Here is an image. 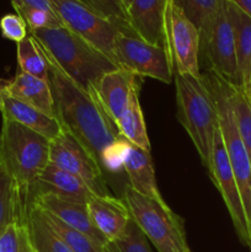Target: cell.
<instances>
[{"label": "cell", "mask_w": 251, "mask_h": 252, "mask_svg": "<svg viewBox=\"0 0 251 252\" xmlns=\"http://www.w3.org/2000/svg\"><path fill=\"white\" fill-rule=\"evenodd\" d=\"M229 97L243 144L251 161V106L244 90L229 84Z\"/></svg>", "instance_id": "28"}, {"label": "cell", "mask_w": 251, "mask_h": 252, "mask_svg": "<svg viewBox=\"0 0 251 252\" xmlns=\"http://www.w3.org/2000/svg\"><path fill=\"white\" fill-rule=\"evenodd\" d=\"M27 225L34 252H74L49 228L36 207H30Z\"/></svg>", "instance_id": "25"}, {"label": "cell", "mask_w": 251, "mask_h": 252, "mask_svg": "<svg viewBox=\"0 0 251 252\" xmlns=\"http://www.w3.org/2000/svg\"><path fill=\"white\" fill-rule=\"evenodd\" d=\"M12 6H29V7H36V9H43L47 11H53L51 1L49 0H11Z\"/></svg>", "instance_id": "34"}, {"label": "cell", "mask_w": 251, "mask_h": 252, "mask_svg": "<svg viewBox=\"0 0 251 252\" xmlns=\"http://www.w3.org/2000/svg\"><path fill=\"white\" fill-rule=\"evenodd\" d=\"M201 34V48L208 42L224 0H174Z\"/></svg>", "instance_id": "23"}, {"label": "cell", "mask_w": 251, "mask_h": 252, "mask_svg": "<svg viewBox=\"0 0 251 252\" xmlns=\"http://www.w3.org/2000/svg\"><path fill=\"white\" fill-rule=\"evenodd\" d=\"M103 252H153L149 240L135 221L130 220L121 236L106 243Z\"/></svg>", "instance_id": "29"}, {"label": "cell", "mask_w": 251, "mask_h": 252, "mask_svg": "<svg viewBox=\"0 0 251 252\" xmlns=\"http://www.w3.org/2000/svg\"><path fill=\"white\" fill-rule=\"evenodd\" d=\"M116 128L121 138L145 152H150L147 126H145L142 106L139 102V85L138 84L133 89L127 108L116 122Z\"/></svg>", "instance_id": "22"}, {"label": "cell", "mask_w": 251, "mask_h": 252, "mask_svg": "<svg viewBox=\"0 0 251 252\" xmlns=\"http://www.w3.org/2000/svg\"><path fill=\"white\" fill-rule=\"evenodd\" d=\"M38 194H52L66 201L86 204L94 193L81 179L48 164L30 189L27 197L29 208L32 198Z\"/></svg>", "instance_id": "13"}, {"label": "cell", "mask_w": 251, "mask_h": 252, "mask_svg": "<svg viewBox=\"0 0 251 252\" xmlns=\"http://www.w3.org/2000/svg\"><path fill=\"white\" fill-rule=\"evenodd\" d=\"M177 118L188 133L202 164L209 171L213 143L219 128L218 112L204 79L175 74Z\"/></svg>", "instance_id": "4"}, {"label": "cell", "mask_w": 251, "mask_h": 252, "mask_svg": "<svg viewBox=\"0 0 251 252\" xmlns=\"http://www.w3.org/2000/svg\"><path fill=\"white\" fill-rule=\"evenodd\" d=\"M49 164L83 180L94 194H110L102 167L63 126L58 137L51 140Z\"/></svg>", "instance_id": "10"}, {"label": "cell", "mask_w": 251, "mask_h": 252, "mask_svg": "<svg viewBox=\"0 0 251 252\" xmlns=\"http://www.w3.org/2000/svg\"><path fill=\"white\" fill-rule=\"evenodd\" d=\"M249 98V102H250V106H251V97H248Z\"/></svg>", "instance_id": "39"}, {"label": "cell", "mask_w": 251, "mask_h": 252, "mask_svg": "<svg viewBox=\"0 0 251 252\" xmlns=\"http://www.w3.org/2000/svg\"><path fill=\"white\" fill-rule=\"evenodd\" d=\"M243 90H244V93H245V95L248 96V97H251V78H250V80H249L248 85H246L245 88L243 89Z\"/></svg>", "instance_id": "37"}, {"label": "cell", "mask_w": 251, "mask_h": 252, "mask_svg": "<svg viewBox=\"0 0 251 252\" xmlns=\"http://www.w3.org/2000/svg\"><path fill=\"white\" fill-rule=\"evenodd\" d=\"M16 221L26 223L27 214L22 208L14 181L0 164V235Z\"/></svg>", "instance_id": "24"}, {"label": "cell", "mask_w": 251, "mask_h": 252, "mask_svg": "<svg viewBox=\"0 0 251 252\" xmlns=\"http://www.w3.org/2000/svg\"><path fill=\"white\" fill-rule=\"evenodd\" d=\"M0 30L5 38L14 41L16 43L29 36V27L20 15L7 14L0 19Z\"/></svg>", "instance_id": "33"}, {"label": "cell", "mask_w": 251, "mask_h": 252, "mask_svg": "<svg viewBox=\"0 0 251 252\" xmlns=\"http://www.w3.org/2000/svg\"><path fill=\"white\" fill-rule=\"evenodd\" d=\"M7 95L22 101L52 117H57L51 81L19 70L6 90Z\"/></svg>", "instance_id": "20"}, {"label": "cell", "mask_w": 251, "mask_h": 252, "mask_svg": "<svg viewBox=\"0 0 251 252\" xmlns=\"http://www.w3.org/2000/svg\"><path fill=\"white\" fill-rule=\"evenodd\" d=\"M39 48L48 64L57 118L101 166L105 150L121 139L116 125L98 100L96 89L86 91L81 88L41 46Z\"/></svg>", "instance_id": "1"}, {"label": "cell", "mask_w": 251, "mask_h": 252, "mask_svg": "<svg viewBox=\"0 0 251 252\" xmlns=\"http://www.w3.org/2000/svg\"><path fill=\"white\" fill-rule=\"evenodd\" d=\"M202 78L206 81L216 103L219 129L223 137L234 177L240 191L251 239V161L236 127L233 107L229 97V84L211 70L209 73L203 74Z\"/></svg>", "instance_id": "5"}, {"label": "cell", "mask_w": 251, "mask_h": 252, "mask_svg": "<svg viewBox=\"0 0 251 252\" xmlns=\"http://www.w3.org/2000/svg\"><path fill=\"white\" fill-rule=\"evenodd\" d=\"M138 76L125 68H117L103 74L96 86V94L108 117L116 122L129 103L133 89L138 84Z\"/></svg>", "instance_id": "17"}, {"label": "cell", "mask_w": 251, "mask_h": 252, "mask_svg": "<svg viewBox=\"0 0 251 252\" xmlns=\"http://www.w3.org/2000/svg\"><path fill=\"white\" fill-rule=\"evenodd\" d=\"M89 216L94 225L108 241L117 239L126 230L132 216L123 198L111 196H97L93 194L88 203Z\"/></svg>", "instance_id": "15"}, {"label": "cell", "mask_w": 251, "mask_h": 252, "mask_svg": "<svg viewBox=\"0 0 251 252\" xmlns=\"http://www.w3.org/2000/svg\"><path fill=\"white\" fill-rule=\"evenodd\" d=\"M226 11L233 29L241 89L251 78V17L226 0Z\"/></svg>", "instance_id": "21"}, {"label": "cell", "mask_w": 251, "mask_h": 252, "mask_svg": "<svg viewBox=\"0 0 251 252\" xmlns=\"http://www.w3.org/2000/svg\"><path fill=\"white\" fill-rule=\"evenodd\" d=\"M97 14L112 21L120 27L121 31L129 36H134L129 25L127 9L122 0H81Z\"/></svg>", "instance_id": "30"}, {"label": "cell", "mask_w": 251, "mask_h": 252, "mask_svg": "<svg viewBox=\"0 0 251 252\" xmlns=\"http://www.w3.org/2000/svg\"><path fill=\"white\" fill-rule=\"evenodd\" d=\"M0 112L5 120L20 123L48 140H53L62 132V123L58 118L11 97L7 93H4L0 97Z\"/></svg>", "instance_id": "18"}, {"label": "cell", "mask_w": 251, "mask_h": 252, "mask_svg": "<svg viewBox=\"0 0 251 252\" xmlns=\"http://www.w3.org/2000/svg\"><path fill=\"white\" fill-rule=\"evenodd\" d=\"M164 47L169 53L174 75H202L199 71L201 34L174 0H167L165 9Z\"/></svg>", "instance_id": "7"}, {"label": "cell", "mask_w": 251, "mask_h": 252, "mask_svg": "<svg viewBox=\"0 0 251 252\" xmlns=\"http://www.w3.org/2000/svg\"><path fill=\"white\" fill-rule=\"evenodd\" d=\"M122 1H123V4H125L126 9H127L128 5H129V2H130V0H122Z\"/></svg>", "instance_id": "38"}, {"label": "cell", "mask_w": 251, "mask_h": 252, "mask_svg": "<svg viewBox=\"0 0 251 252\" xmlns=\"http://www.w3.org/2000/svg\"><path fill=\"white\" fill-rule=\"evenodd\" d=\"M51 140L14 121L2 118L0 164L16 186L20 202L29 216L27 197L32 185L49 164Z\"/></svg>", "instance_id": "3"}, {"label": "cell", "mask_w": 251, "mask_h": 252, "mask_svg": "<svg viewBox=\"0 0 251 252\" xmlns=\"http://www.w3.org/2000/svg\"><path fill=\"white\" fill-rule=\"evenodd\" d=\"M54 12L66 29L115 61L116 38L120 27L81 0H49Z\"/></svg>", "instance_id": "8"}, {"label": "cell", "mask_w": 251, "mask_h": 252, "mask_svg": "<svg viewBox=\"0 0 251 252\" xmlns=\"http://www.w3.org/2000/svg\"><path fill=\"white\" fill-rule=\"evenodd\" d=\"M228 1L238 6L241 11H244L248 16L251 17V0H228Z\"/></svg>", "instance_id": "35"}, {"label": "cell", "mask_w": 251, "mask_h": 252, "mask_svg": "<svg viewBox=\"0 0 251 252\" xmlns=\"http://www.w3.org/2000/svg\"><path fill=\"white\" fill-rule=\"evenodd\" d=\"M209 176L216 185L218 191L220 192L221 198L225 203L226 209L229 212L231 221L234 224L236 234L243 244L251 249V239L249 233L248 219H246L245 209H244L243 201H241L240 191L238 184L234 177L230 162H229L228 154H226L225 145H224L223 137L220 129L218 128L214 137L213 150L211 158V169Z\"/></svg>", "instance_id": "11"}, {"label": "cell", "mask_w": 251, "mask_h": 252, "mask_svg": "<svg viewBox=\"0 0 251 252\" xmlns=\"http://www.w3.org/2000/svg\"><path fill=\"white\" fill-rule=\"evenodd\" d=\"M0 252H34L26 223H12L0 235Z\"/></svg>", "instance_id": "31"}, {"label": "cell", "mask_w": 251, "mask_h": 252, "mask_svg": "<svg viewBox=\"0 0 251 252\" xmlns=\"http://www.w3.org/2000/svg\"><path fill=\"white\" fill-rule=\"evenodd\" d=\"M17 44V63L20 70L49 81V69L36 39L29 34Z\"/></svg>", "instance_id": "26"}, {"label": "cell", "mask_w": 251, "mask_h": 252, "mask_svg": "<svg viewBox=\"0 0 251 252\" xmlns=\"http://www.w3.org/2000/svg\"><path fill=\"white\" fill-rule=\"evenodd\" d=\"M122 198L132 219L157 252H191L184 220L167 204L138 193L129 185L123 189Z\"/></svg>", "instance_id": "6"}, {"label": "cell", "mask_w": 251, "mask_h": 252, "mask_svg": "<svg viewBox=\"0 0 251 252\" xmlns=\"http://www.w3.org/2000/svg\"><path fill=\"white\" fill-rule=\"evenodd\" d=\"M167 0H130L127 7L134 36L164 47V15Z\"/></svg>", "instance_id": "16"}, {"label": "cell", "mask_w": 251, "mask_h": 252, "mask_svg": "<svg viewBox=\"0 0 251 252\" xmlns=\"http://www.w3.org/2000/svg\"><path fill=\"white\" fill-rule=\"evenodd\" d=\"M62 70L86 91L95 90L103 74L120 66L65 26L30 31Z\"/></svg>", "instance_id": "2"}, {"label": "cell", "mask_w": 251, "mask_h": 252, "mask_svg": "<svg viewBox=\"0 0 251 252\" xmlns=\"http://www.w3.org/2000/svg\"><path fill=\"white\" fill-rule=\"evenodd\" d=\"M123 170L128 175L129 186L135 192L161 204H166L157 189L150 152H145L128 143L123 159Z\"/></svg>", "instance_id": "19"}, {"label": "cell", "mask_w": 251, "mask_h": 252, "mask_svg": "<svg viewBox=\"0 0 251 252\" xmlns=\"http://www.w3.org/2000/svg\"><path fill=\"white\" fill-rule=\"evenodd\" d=\"M16 14L20 15L26 22L30 31L36 30L52 29V27L63 26V22L58 17V15L53 11H47L43 9H36V7L29 6H14Z\"/></svg>", "instance_id": "32"}, {"label": "cell", "mask_w": 251, "mask_h": 252, "mask_svg": "<svg viewBox=\"0 0 251 252\" xmlns=\"http://www.w3.org/2000/svg\"><path fill=\"white\" fill-rule=\"evenodd\" d=\"M32 206L57 217L59 220L65 223L66 225L71 226L75 230L83 233L84 235L89 236L91 240L95 241L102 249L107 243L102 234L94 225L93 220L89 216L86 204L66 201V199L58 198V197L52 196V194H38V196L32 198L30 207Z\"/></svg>", "instance_id": "14"}, {"label": "cell", "mask_w": 251, "mask_h": 252, "mask_svg": "<svg viewBox=\"0 0 251 252\" xmlns=\"http://www.w3.org/2000/svg\"><path fill=\"white\" fill-rule=\"evenodd\" d=\"M115 61L135 76H144L170 84L174 80L171 61L165 47L148 43L137 36L121 32L116 38Z\"/></svg>", "instance_id": "9"}, {"label": "cell", "mask_w": 251, "mask_h": 252, "mask_svg": "<svg viewBox=\"0 0 251 252\" xmlns=\"http://www.w3.org/2000/svg\"><path fill=\"white\" fill-rule=\"evenodd\" d=\"M10 83H11V80H7V79L0 78V97H1L2 94L6 93V90H7V88H9Z\"/></svg>", "instance_id": "36"}, {"label": "cell", "mask_w": 251, "mask_h": 252, "mask_svg": "<svg viewBox=\"0 0 251 252\" xmlns=\"http://www.w3.org/2000/svg\"><path fill=\"white\" fill-rule=\"evenodd\" d=\"M33 207V206H32ZM37 208V207H36ZM39 209V208H38ZM41 211V209H39ZM42 217L48 224L49 228L69 246L74 252H103V249L98 246L94 240H91L89 236L84 235L80 231L75 230L71 226L66 225L62 220H59L57 217L41 211Z\"/></svg>", "instance_id": "27"}, {"label": "cell", "mask_w": 251, "mask_h": 252, "mask_svg": "<svg viewBox=\"0 0 251 252\" xmlns=\"http://www.w3.org/2000/svg\"><path fill=\"white\" fill-rule=\"evenodd\" d=\"M201 53H203L208 61L209 70L230 85L241 88L233 29L226 11V0H224L211 37L201 48Z\"/></svg>", "instance_id": "12"}]
</instances>
